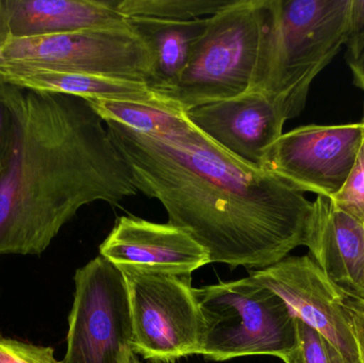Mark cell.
<instances>
[{
  "mask_svg": "<svg viewBox=\"0 0 364 363\" xmlns=\"http://www.w3.org/2000/svg\"><path fill=\"white\" fill-rule=\"evenodd\" d=\"M263 0H233L208 17L168 100L182 112L250 91L262 29Z\"/></svg>",
  "mask_w": 364,
  "mask_h": 363,
  "instance_id": "5b68a950",
  "label": "cell"
},
{
  "mask_svg": "<svg viewBox=\"0 0 364 363\" xmlns=\"http://www.w3.org/2000/svg\"><path fill=\"white\" fill-rule=\"evenodd\" d=\"M138 191L166 208L211 264L269 268L305 246L314 202L282 179L248 166L188 119L162 134L105 121Z\"/></svg>",
  "mask_w": 364,
  "mask_h": 363,
  "instance_id": "6da1fadb",
  "label": "cell"
},
{
  "mask_svg": "<svg viewBox=\"0 0 364 363\" xmlns=\"http://www.w3.org/2000/svg\"><path fill=\"white\" fill-rule=\"evenodd\" d=\"M363 138L352 170L342 189L331 198L344 212L364 224V115Z\"/></svg>",
  "mask_w": 364,
  "mask_h": 363,
  "instance_id": "d6986e66",
  "label": "cell"
},
{
  "mask_svg": "<svg viewBox=\"0 0 364 363\" xmlns=\"http://www.w3.org/2000/svg\"><path fill=\"white\" fill-rule=\"evenodd\" d=\"M305 246L309 256L333 283L364 296V224L318 196Z\"/></svg>",
  "mask_w": 364,
  "mask_h": 363,
  "instance_id": "5bb4252c",
  "label": "cell"
},
{
  "mask_svg": "<svg viewBox=\"0 0 364 363\" xmlns=\"http://www.w3.org/2000/svg\"><path fill=\"white\" fill-rule=\"evenodd\" d=\"M8 85L14 134L0 173V256H38L79 209L117 206L138 189L87 100Z\"/></svg>",
  "mask_w": 364,
  "mask_h": 363,
  "instance_id": "7a4b0ae2",
  "label": "cell"
},
{
  "mask_svg": "<svg viewBox=\"0 0 364 363\" xmlns=\"http://www.w3.org/2000/svg\"><path fill=\"white\" fill-rule=\"evenodd\" d=\"M0 83L33 91L65 94L85 100L134 102L179 110L146 83L96 75L57 72L0 61Z\"/></svg>",
  "mask_w": 364,
  "mask_h": 363,
  "instance_id": "9a60e30c",
  "label": "cell"
},
{
  "mask_svg": "<svg viewBox=\"0 0 364 363\" xmlns=\"http://www.w3.org/2000/svg\"><path fill=\"white\" fill-rule=\"evenodd\" d=\"M207 21L208 17L184 21L149 17L128 18L132 29L141 36L153 53L151 89L166 99L168 100V96L178 83L193 46L205 31Z\"/></svg>",
  "mask_w": 364,
  "mask_h": 363,
  "instance_id": "2e32d148",
  "label": "cell"
},
{
  "mask_svg": "<svg viewBox=\"0 0 364 363\" xmlns=\"http://www.w3.org/2000/svg\"><path fill=\"white\" fill-rule=\"evenodd\" d=\"M0 61L136 81L151 89L154 80L153 53L130 25L0 40Z\"/></svg>",
  "mask_w": 364,
  "mask_h": 363,
  "instance_id": "8992f818",
  "label": "cell"
},
{
  "mask_svg": "<svg viewBox=\"0 0 364 363\" xmlns=\"http://www.w3.org/2000/svg\"><path fill=\"white\" fill-rule=\"evenodd\" d=\"M346 60L353 72L354 85L364 91V34L348 40Z\"/></svg>",
  "mask_w": 364,
  "mask_h": 363,
  "instance_id": "603a6c76",
  "label": "cell"
},
{
  "mask_svg": "<svg viewBox=\"0 0 364 363\" xmlns=\"http://www.w3.org/2000/svg\"><path fill=\"white\" fill-rule=\"evenodd\" d=\"M297 340L284 363H346L316 330L296 318Z\"/></svg>",
  "mask_w": 364,
  "mask_h": 363,
  "instance_id": "ac0fdd59",
  "label": "cell"
},
{
  "mask_svg": "<svg viewBox=\"0 0 364 363\" xmlns=\"http://www.w3.org/2000/svg\"><path fill=\"white\" fill-rule=\"evenodd\" d=\"M100 256L119 270L178 276H192L211 264L208 251L181 228L132 215L117 219L100 244Z\"/></svg>",
  "mask_w": 364,
  "mask_h": 363,
  "instance_id": "8fae6325",
  "label": "cell"
},
{
  "mask_svg": "<svg viewBox=\"0 0 364 363\" xmlns=\"http://www.w3.org/2000/svg\"><path fill=\"white\" fill-rule=\"evenodd\" d=\"M363 34H364V0H350L348 40H354Z\"/></svg>",
  "mask_w": 364,
  "mask_h": 363,
  "instance_id": "cb8c5ba5",
  "label": "cell"
},
{
  "mask_svg": "<svg viewBox=\"0 0 364 363\" xmlns=\"http://www.w3.org/2000/svg\"><path fill=\"white\" fill-rule=\"evenodd\" d=\"M0 363H63L50 347L0 337Z\"/></svg>",
  "mask_w": 364,
  "mask_h": 363,
  "instance_id": "ffe728a7",
  "label": "cell"
},
{
  "mask_svg": "<svg viewBox=\"0 0 364 363\" xmlns=\"http://www.w3.org/2000/svg\"><path fill=\"white\" fill-rule=\"evenodd\" d=\"M184 114L227 153L259 168L265 151L282 136L287 121L277 107L258 92L201 104Z\"/></svg>",
  "mask_w": 364,
  "mask_h": 363,
  "instance_id": "7c38bea8",
  "label": "cell"
},
{
  "mask_svg": "<svg viewBox=\"0 0 364 363\" xmlns=\"http://www.w3.org/2000/svg\"><path fill=\"white\" fill-rule=\"evenodd\" d=\"M340 305L354 338L359 363H364V296L338 287Z\"/></svg>",
  "mask_w": 364,
  "mask_h": 363,
  "instance_id": "44dd1931",
  "label": "cell"
},
{
  "mask_svg": "<svg viewBox=\"0 0 364 363\" xmlns=\"http://www.w3.org/2000/svg\"><path fill=\"white\" fill-rule=\"evenodd\" d=\"M63 363H132L127 287L121 271L97 256L74 276Z\"/></svg>",
  "mask_w": 364,
  "mask_h": 363,
  "instance_id": "ba28073f",
  "label": "cell"
},
{
  "mask_svg": "<svg viewBox=\"0 0 364 363\" xmlns=\"http://www.w3.org/2000/svg\"><path fill=\"white\" fill-rule=\"evenodd\" d=\"M350 0H263L262 29L250 91L286 121L301 114L314 79L348 42Z\"/></svg>",
  "mask_w": 364,
  "mask_h": 363,
  "instance_id": "3957f363",
  "label": "cell"
},
{
  "mask_svg": "<svg viewBox=\"0 0 364 363\" xmlns=\"http://www.w3.org/2000/svg\"><path fill=\"white\" fill-rule=\"evenodd\" d=\"M363 138V121L301 126L265 151L260 168L301 193L333 197L346 183Z\"/></svg>",
  "mask_w": 364,
  "mask_h": 363,
  "instance_id": "9c48e42d",
  "label": "cell"
},
{
  "mask_svg": "<svg viewBox=\"0 0 364 363\" xmlns=\"http://www.w3.org/2000/svg\"><path fill=\"white\" fill-rule=\"evenodd\" d=\"M119 271L127 287L134 355L161 363L200 355L203 319L192 276Z\"/></svg>",
  "mask_w": 364,
  "mask_h": 363,
  "instance_id": "52a82bcc",
  "label": "cell"
},
{
  "mask_svg": "<svg viewBox=\"0 0 364 363\" xmlns=\"http://www.w3.org/2000/svg\"><path fill=\"white\" fill-rule=\"evenodd\" d=\"M14 134V115L9 96V85L0 83V173L10 155Z\"/></svg>",
  "mask_w": 364,
  "mask_h": 363,
  "instance_id": "7402d4cb",
  "label": "cell"
},
{
  "mask_svg": "<svg viewBox=\"0 0 364 363\" xmlns=\"http://www.w3.org/2000/svg\"><path fill=\"white\" fill-rule=\"evenodd\" d=\"M233 0H115L117 11L129 17L193 21L212 16Z\"/></svg>",
  "mask_w": 364,
  "mask_h": 363,
  "instance_id": "e0dca14e",
  "label": "cell"
},
{
  "mask_svg": "<svg viewBox=\"0 0 364 363\" xmlns=\"http://www.w3.org/2000/svg\"><path fill=\"white\" fill-rule=\"evenodd\" d=\"M132 363H142L140 362V359H139L138 356L134 355L132 358ZM146 363H161V362H149Z\"/></svg>",
  "mask_w": 364,
  "mask_h": 363,
  "instance_id": "d4e9b609",
  "label": "cell"
},
{
  "mask_svg": "<svg viewBox=\"0 0 364 363\" xmlns=\"http://www.w3.org/2000/svg\"><path fill=\"white\" fill-rule=\"evenodd\" d=\"M250 277L277 294L293 315L323 337L344 362L359 363L338 286L309 256H289L269 268L252 271Z\"/></svg>",
  "mask_w": 364,
  "mask_h": 363,
  "instance_id": "30bf717a",
  "label": "cell"
},
{
  "mask_svg": "<svg viewBox=\"0 0 364 363\" xmlns=\"http://www.w3.org/2000/svg\"><path fill=\"white\" fill-rule=\"evenodd\" d=\"M128 25L115 0H0V40Z\"/></svg>",
  "mask_w": 364,
  "mask_h": 363,
  "instance_id": "4fadbf2b",
  "label": "cell"
},
{
  "mask_svg": "<svg viewBox=\"0 0 364 363\" xmlns=\"http://www.w3.org/2000/svg\"><path fill=\"white\" fill-rule=\"evenodd\" d=\"M201 319L200 355L209 362L273 356L296 345V317L271 290L250 278L195 288Z\"/></svg>",
  "mask_w": 364,
  "mask_h": 363,
  "instance_id": "277c9868",
  "label": "cell"
}]
</instances>
